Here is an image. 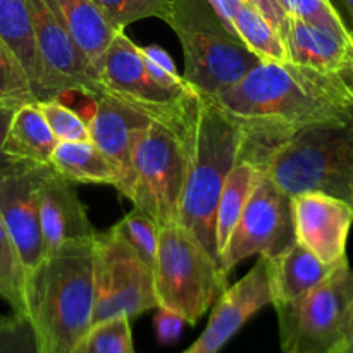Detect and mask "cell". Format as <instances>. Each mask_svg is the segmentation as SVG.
Listing matches in <instances>:
<instances>
[{"label":"cell","mask_w":353,"mask_h":353,"mask_svg":"<svg viewBox=\"0 0 353 353\" xmlns=\"http://www.w3.org/2000/svg\"><path fill=\"white\" fill-rule=\"evenodd\" d=\"M214 99L243 133L240 159L254 164L296 131L343 121L353 110L343 76L292 61H261Z\"/></svg>","instance_id":"cell-1"},{"label":"cell","mask_w":353,"mask_h":353,"mask_svg":"<svg viewBox=\"0 0 353 353\" xmlns=\"http://www.w3.org/2000/svg\"><path fill=\"white\" fill-rule=\"evenodd\" d=\"M241 147L243 133L236 121L214 97L195 92L186 119V174L176 224L217 262V202L228 174L240 161Z\"/></svg>","instance_id":"cell-2"},{"label":"cell","mask_w":353,"mask_h":353,"mask_svg":"<svg viewBox=\"0 0 353 353\" xmlns=\"http://www.w3.org/2000/svg\"><path fill=\"white\" fill-rule=\"evenodd\" d=\"M24 303L41 353H71L93 324V241L45 255L26 274Z\"/></svg>","instance_id":"cell-3"},{"label":"cell","mask_w":353,"mask_h":353,"mask_svg":"<svg viewBox=\"0 0 353 353\" xmlns=\"http://www.w3.org/2000/svg\"><path fill=\"white\" fill-rule=\"evenodd\" d=\"M255 165L290 196L321 192L348 202L353 183V110L343 121L296 131L265 152Z\"/></svg>","instance_id":"cell-4"},{"label":"cell","mask_w":353,"mask_h":353,"mask_svg":"<svg viewBox=\"0 0 353 353\" xmlns=\"http://www.w3.org/2000/svg\"><path fill=\"white\" fill-rule=\"evenodd\" d=\"M168 24L179 38L183 79L195 92L217 97L261 59L226 30L207 0H171Z\"/></svg>","instance_id":"cell-5"},{"label":"cell","mask_w":353,"mask_h":353,"mask_svg":"<svg viewBox=\"0 0 353 353\" xmlns=\"http://www.w3.org/2000/svg\"><path fill=\"white\" fill-rule=\"evenodd\" d=\"M230 286L219 262L179 224L159 230L154 288L162 309L196 324Z\"/></svg>","instance_id":"cell-6"},{"label":"cell","mask_w":353,"mask_h":353,"mask_svg":"<svg viewBox=\"0 0 353 353\" xmlns=\"http://www.w3.org/2000/svg\"><path fill=\"white\" fill-rule=\"evenodd\" d=\"M186 119L152 121L131 157L123 196L154 221L159 230L178 223L186 174Z\"/></svg>","instance_id":"cell-7"},{"label":"cell","mask_w":353,"mask_h":353,"mask_svg":"<svg viewBox=\"0 0 353 353\" xmlns=\"http://www.w3.org/2000/svg\"><path fill=\"white\" fill-rule=\"evenodd\" d=\"M285 353H340L353 340V269L334 274L296 302L274 307Z\"/></svg>","instance_id":"cell-8"},{"label":"cell","mask_w":353,"mask_h":353,"mask_svg":"<svg viewBox=\"0 0 353 353\" xmlns=\"http://www.w3.org/2000/svg\"><path fill=\"white\" fill-rule=\"evenodd\" d=\"M93 324L157 309L154 269L114 228L93 240Z\"/></svg>","instance_id":"cell-9"},{"label":"cell","mask_w":353,"mask_h":353,"mask_svg":"<svg viewBox=\"0 0 353 353\" xmlns=\"http://www.w3.org/2000/svg\"><path fill=\"white\" fill-rule=\"evenodd\" d=\"M292 196L262 172L226 247L219 264L230 274L240 262L259 255L272 259L295 243Z\"/></svg>","instance_id":"cell-10"},{"label":"cell","mask_w":353,"mask_h":353,"mask_svg":"<svg viewBox=\"0 0 353 353\" xmlns=\"http://www.w3.org/2000/svg\"><path fill=\"white\" fill-rule=\"evenodd\" d=\"M103 92L137 109L152 119L183 121L192 107L195 90H171L159 85L145 69L140 47L124 34L114 37L99 69Z\"/></svg>","instance_id":"cell-11"},{"label":"cell","mask_w":353,"mask_h":353,"mask_svg":"<svg viewBox=\"0 0 353 353\" xmlns=\"http://www.w3.org/2000/svg\"><path fill=\"white\" fill-rule=\"evenodd\" d=\"M26 6L52 99H62L69 93L92 99L105 93L72 41L55 0H26Z\"/></svg>","instance_id":"cell-12"},{"label":"cell","mask_w":353,"mask_h":353,"mask_svg":"<svg viewBox=\"0 0 353 353\" xmlns=\"http://www.w3.org/2000/svg\"><path fill=\"white\" fill-rule=\"evenodd\" d=\"M48 169V165L17 164L0 174V221L19 254L26 274L45 257L38 199Z\"/></svg>","instance_id":"cell-13"},{"label":"cell","mask_w":353,"mask_h":353,"mask_svg":"<svg viewBox=\"0 0 353 353\" xmlns=\"http://www.w3.org/2000/svg\"><path fill=\"white\" fill-rule=\"evenodd\" d=\"M295 240L323 262L347 261L353 207L347 200L321 192L292 196Z\"/></svg>","instance_id":"cell-14"},{"label":"cell","mask_w":353,"mask_h":353,"mask_svg":"<svg viewBox=\"0 0 353 353\" xmlns=\"http://www.w3.org/2000/svg\"><path fill=\"white\" fill-rule=\"evenodd\" d=\"M268 305H271L268 261L259 257L254 268L240 281L228 286L216 300L207 327L183 353H219L255 314Z\"/></svg>","instance_id":"cell-15"},{"label":"cell","mask_w":353,"mask_h":353,"mask_svg":"<svg viewBox=\"0 0 353 353\" xmlns=\"http://www.w3.org/2000/svg\"><path fill=\"white\" fill-rule=\"evenodd\" d=\"M90 100L93 102V110L86 119L90 141L121 169L123 179L116 190L123 195L130 178L134 147L154 119L109 93L95 95Z\"/></svg>","instance_id":"cell-16"},{"label":"cell","mask_w":353,"mask_h":353,"mask_svg":"<svg viewBox=\"0 0 353 353\" xmlns=\"http://www.w3.org/2000/svg\"><path fill=\"white\" fill-rule=\"evenodd\" d=\"M40 226L45 255L69 243L93 241L97 231L71 181L48 169L40 186Z\"/></svg>","instance_id":"cell-17"},{"label":"cell","mask_w":353,"mask_h":353,"mask_svg":"<svg viewBox=\"0 0 353 353\" xmlns=\"http://www.w3.org/2000/svg\"><path fill=\"white\" fill-rule=\"evenodd\" d=\"M283 43L286 57L295 64L338 74H343L353 68V37L350 30H334L290 16Z\"/></svg>","instance_id":"cell-18"},{"label":"cell","mask_w":353,"mask_h":353,"mask_svg":"<svg viewBox=\"0 0 353 353\" xmlns=\"http://www.w3.org/2000/svg\"><path fill=\"white\" fill-rule=\"evenodd\" d=\"M268 261L269 290H271V305H285L296 302L312 292L316 286L326 281L331 274L338 271L347 261L323 262L319 257L307 250L299 241Z\"/></svg>","instance_id":"cell-19"},{"label":"cell","mask_w":353,"mask_h":353,"mask_svg":"<svg viewBox=\"0 0 353 353\" xmlns=\"http://www.w3.org/2000/svg\"><path fill=\"white\" fill-rule=\"evenodd\" d=\"M57 143L59 140L48 128L38 102H31L14 110L2 150L14 164L50 168Z\"/></svg>","instance_id":"cell-20"},{"label":"cell","mask_w":353,"mask_h":353,"mask_svg":"<svg viewBox=\"0 0 353 353\" xmlns=\"http://www.w3.org/2000/svg\"><path fill=\"white\" fill-rule=\"evenodd\" d=\"M62 21L99 81V69L107 48L119 33L93 0H55Z\"/></svg>","instance_id":"cell-21"},{"label":"cell","mask_w":353,"mask_h":353,"mask_svg":"<svg viewBox=\"0 0 353 353\" xmlns=\"http://www.w3.org/2000/svg\"><path fill=\"white\" fill-rule=\"evenodd\" d=\"M0 38L9 45L26 69L38 102L52 100L47 76L34 43L26 0H0Z\"/></svg>","instance_id":"cell-22"},{"label":"cell","mask_w":353,"mask_h":353,"mask_svg":"<svg viewBox=\"0 0 353 353\" xmlns=\"http://www.w3.org/2000/svg\"><path fill=\"white\" fill-rule=\"evenodd\" d=\"M50 169L71 183L121 185L123 172L90 140L59 141L52 154Z\"/></svg>","instance_id":"cell-23"},{"label":"cell","mask_w":353,"mask_h":353,"mask_svg":"<svg viewBox=\"0 0 353 353\" xmlns=\"http://www.w3.org/2000/svg\"><path fill=\"white\" fill-rule=\"evenodd\" d=\"M261 176V168H257L254 162L243 161V159H240L228 174L223 190H221L216 209V224H214L219 257Z\"/></svg>","instance_id":"cell-24"},{"label":"cell","mask_w":353,"mask_h":353,"mask_svg":"<svg viewBox=\"0 0 353 353\" xmlns=\"http://www.w3.org/2000/svg\"><path fill=\"white\" fill-rule=\"evenodd\" d=\"M231 33L261 61H288L281 37L255 7L241 0L231 17Z\"/></svg>","instance_id":"cell-25"},{"label":"cell","mask_w":353,"mask_h":353,"mask_svg":"<svg viewBox=\"0 0 353 353\" xmlns=\"http://www.w3.org/2000/svg\"><path fill=\"white\" fill-rule=\"evenodd\" d=\"M71 353H134L130 319L119 316L92 324Z\"/></svg>","instance_id":"cell-26"},{"label":"cell","mask_w":353,"mask_h":353,"mask_svg":"<svg viewBox=\"0 0 353 353\" xmlns=\"http://www.w3.org/2000/svg\"><path fill=\"white\" fill-rule=\"evenodd\" d=\"M24 285L26 271L21 264L19 254L0 221V296L10 305L12 312L24 314Z\"/></svg>","instance_id":"cell-27"},{"label":"cell","mask_w":353,"mask_h":353,"mask_svg":"<svg viewBox=\"0 0 353 353\" xmlns=\"http://www.w3.org/2000/svg\"><path fill=\"white\" fill-rule=\"evenodd\" d=\"M38 102L31 79L9 45L0 38V103L17 109L24 103Z\"/></svg>","instance_id":"cell-28"},{"label":"cell","mask_w":353,"mask_h":353,"mask_svg":"<svg viewBox=\"0 0 353 353\" xmlns=\"http://www.w3.org/2000/svg\"><path fill=\"white\" fill-rule=\"evenodd\" d=\"M93 2L121 31L147 17H159L168 23L172 9L171 0H93Z\"/></svg>","instance_id":"cell-29"},{"label":"cell","mask_w":353,"mask_h":353,"mask_svg":"<svg viewBox=\"0 0 353 353\" xmlns=\"http://www.w3.org/2000/svg\"><path fill=\"white\" fill-rule=\"evenodd\" d=\"M112 228L131 245V248L140 255L141 261L147 262L154 269L159 248L157 224L152 219H148L143 212H140V210L133 207V210L128 212Z\"/></svg>","instance_id":"cell-30"},{"label":"cell","mask_w":353,"mask_h":353,"mask_svg":"<svg viewBox=\"0 0 353 353\" xmlns=\"http://www.w3.org/2000/svg\"><path fill=\"white\" fill-rule=\"evenodd\" d=\"M41 114L47 121L48 128L59 141H86L90 140L88 124L83 116L69 109L62 99L38 102Z\"/></svg>","instance_id":"cell-31"},{"label":"cell","mask_w":353,"mask_h":353,"mask_svg":"<svg viewBox=\"0 0 353 353\" xmlns=\"http://www.w3.org/2000/svg\"><path fill=\"white\" fill-rule=\"evenodd\" d=\"M0 353H41L33 324L24 314H0Z\"/></svg>","instance_id":"cell-32"},{"label":"cell","mask_w":353,"mask_h":353,"mask_svg":"<svg viewBox=\"0 0 353 353\" xmlns=\"http://www.w3.org/2000/svg\"><path fill=\"white\" fill-rule=\"evenodd\" d=\"M279 3L292 17L323 24L334 30H348L331 0H279Z\"/></svg>","instance_id":"cell-33"},{"label":"cell","mask_w":353,"mask_h":353,"mask_svg":"<svg viewBox=\"0 0 353 353\" xmlns=\"http://www.w3.org/2000/svg\"><path fill=\"white\" fill-rule=\"evenodd\" d=\"M140 54L143 59L145 69L159 85L171 90L192 88L179 74L174 61L164 48L159 47V45H147V47H140Z\"/></svg>","instance_id":"cell-34"},{"label":"cell","mask_w":353,"mask_h":353,"mask_svg":"<svg viewBox=\"0 0 353 353\" xmlns=\"http://www.w3.org/2000/svg\"><path fill=\"white\" fill-rule=\"evenodd\" d=\"M185 319L178 314L171 312L168 309L157 307V312L154 316V330L157 341L161 345H172L179 340L185 326Z\"/></svg>","instance_id":"cell-35"},{"label":"cell","mask_w":353,"mask_h":353,"mask_svg":"<svg viewBox=\"0 0 353 353\" xmlns=\"http://www.w3.org/2000/svg\"><path fill=\"white\" fill-rule=\"evenodd\" d=\"M245 2L250 3L252 7H255V9L269 21V24L278 31V34L283 40L286 30H288L290 16L286 14V10L283 9L279 0H245Z\"/></svg>","instance_id":"cell-36"},{"label":"cell","mask_w":353,"mask_h":353,"mask_svg":"<svg viewBox=\"0 0 353 353\" xmlns=\"http://www.w3.org/2000/svg\"><path fill=\"white\" fill-rule=\"evenodd\" d=\"M14 110H16V109H10V107L0 103V174H2V172H7L9 169L16 168V165H17V164H14V162L10 161V159L7 157V155L3 154V150H2L3 138H6L7 128H9L10 117H12Z\"/></svg>","instance_id":"cell-37"},{"label":"cell","mask_w":353,"mask_h":353,"mask_svg":"<svg viewBox=\"0 0 353 353\" xmlns=\"http://www.w3.org/2000/svg\"><path fill=\"white\" fill-rule=\"evenodd\" d=\"M345 6V9H347L348 16H350V21H352V28H353V0H341Z\"/></svg>","instance_id":"cell-38"},{"label":"cell","mask_w":353,"mask_h":353,"mask_svg":"<svg viewBox=\"0 0 353 353\" xmlns=\"http://www.w3.org/2000/svg\"><path fill=\"white\" fill-rule=\"evenodd\" d=\"M343 76L345 79H347V83H348V86H350V90H352V93H353V68H350L348 69L347 72H343Z\"/></svg>","instance_id":"cell-39"},{"label":"cell","mask_w":353,"mask_h":353,"mask_svg":"<svg viewBox=\"0 0 353 353\" xmlns=\"http://www.w3.org/2000/svg\"><path fill=\"white\" fill-rule=\"evenodd\" d=\"M340 353H353V340L350 341V343H348L347 345V347H345L343 348V350H341Z\"/></svg>","instance_id":"cell-40"},{"label":"cell","mask_w":353,"mask_h":353,"mask_svg":"<svg viewBox=\"0 0 353 353\" xmlns=\"http://www.w3.org/2000/svg\"><path fill=\"white\" fill-rule=\"evenodd\" d=\"M348 203H350V205L353 207V183L350 186V193H348Z\"/></svg>","instance_id":"cell-41"},{"label":"cell","mask_w":353,"mask_h":353,"mask_svg":"<svg viewBox=\"0 0 353 353\" xmlns=\"http://www.w3.org/2000/svg\"><path fill=\"white\" fill-rule=\"evenodd\" d=\"M350 31H352V37H353V28H352V30H350Z\"/></svg>","instance_id":"cell-42"}]
</instances>
